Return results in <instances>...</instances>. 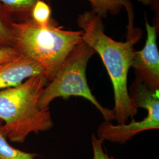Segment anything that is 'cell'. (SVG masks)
Here are the masks:
<instances>
[{"instance_id": "13", "label": "cell", "mask_w": 159, "mask_h": 159, "mask_svg": "<svg viewBox=\"0 0 159 159\" xmlns=\"http://www.w3.org/2000/svg\"><path fill=\"white\" fill-rule=\"evenodd\" d=\"M103 142L97 138L93 133L91 136V146L93 153V159H115L110 156L103 148Z\"/></svg>"}, {"instance_id": "11", "label": "cell", "mask_w": 159, "mask_h": 159, "mask_svg": "<svg viewBox=\"0 0 159 159\" xmlns=\"http://www.w3.org/2000/svg\"><path fill=\"white\" fill-rule=\"evenodd\" d=\"M39 0H0V2L10 8L15 16L24 21L31 18V11L35 4ZM47 2L51 0H44Z\"/></svg>"}, {"instance_id": "8", "label": "cell", "mask_w": 159, "mask_h": 159, "mask_svg": "<svg viewBox=\"0 0 159 159\" xmlns=\"http://www.w3.org/2000/svg\"><path fill=\"white\" fill-rule=\"evenodd\" d=\"M91 7V11L102 17L106 18L110 15L119 14L125 7L129 17L127 36L134 34L136 30L134 29V13L130 0H87Z\"/></svg>"}, {"instance_id": "7", "label": "cell", "mask_w": 159, "mask_h": 159, "mask_svg": "<svg viewBox=\"0 0 159 159\" xmlns=\"http://www.w3.org/2000/svg\"><path fill=\"white\" fill-rule=\"evenodd\" d=\"M40 74L44 76L40 66L20 54L11 61L0 65V90L20 85L25 80Z\"/></svg>"}, {"instance_id": "14", "label": "cell", "mask_w": 159, "mask_h": 159, "mask_svg": "<svg viewBox=\"0 0 159 159\" xmlns=\"http://www.w3.org/2000/svg\"><path fill=\"white\" fill-rule=\"evenodd\" d=\"M20 55L14 48H0V65L11 61Z\"/></svg>"}, {"instance_id": "3", "label": "cell", "mask_w": 159, "mask_h": 159, "mask_svg": "<svg viewBox=\"0 0 159 159\" xmlns=\"http://www.w3.org/2000/svg\"><path fill=\"white\" fill-rule=\"evenodd\" d=\"M13 48L38 64L48 82L57 74L70 52L82 41L83 31L64 30L52 19L45 27L30 18L14 24Z\"/></svg>"}, {"instance_id": "12", "label": "cell", "mask_w": 159, "mask_h": 159, "mask_svg": "<svg viewBox=\"0 0 159 159\" xmlns=\"http://www.w3.org/2000/svg\"><path fill=\"white\" fill-rule=\"evenodd\" d=\"M51 8L48 2L44 0H39L32 9L31 19L40 26L45 27L51 22Z\"/></svg>"}, {"instance_id": "9", "label": "cell", "mask_w": 159, "mask_h": 159, "mask_svg": "<svg viewBox=\"0 0 159 159\" xmlns=\"http://www.w3.org/2000/svg\"><path fill=\"white\" fill-rule=\"evenodd\" d=\"M15 16L12 10L0 2V48H13Z\"/></svg>"}, {"instance_id": "10", "label": "cell", "mask_w": 159, "mask_h": 159, "mask_svg": "<svg viewBox=\"0 0 159 159\" xmlns=\"http://www.w3.org/2000/svg\"><path fill=\"white\" fill-rule=\"evenodd\" d=\"M2 125L3 121L0 119V159H37V154L22 151L10 145L2 130Z\"/></svg>"}, {"instance_id": "2", "label": "cell", "mask_w": 159, "mask_h": 159, "mask_svg": "<svg viewBox=\"0 0 159 159\" xmlns=\"http://www.w3.org/2000/svg\"><path fill=\"white\" fill-rule=\"evenodd\" d=\"M48 83L40 74L20 85L0 90L2 130L10 141L23 143L30 134H38L53 127L50 107L42 108L39 106L40 96Z\"/></svg>"}, {"instance_id": "5", "label": "cell", "mask_w": 159, "mask_h": 159, "mask_svg": "<svg viewBox=\"0 0 159 159\" xmlns=\"http://www.w3.org/2000/svg\"><path fill=\"white\" fill-rule=\"evenodd\" d=\"M129 93L136 108H145L148 111L147 116L139 121L131 118L128 124L114 125L105 121L97 130L96 136L103 142L107 141L124 144L141 132L159 129V90H151L135 80L130 86Z\"/></svg>"}, {"instance_id": "1", "label": "cell", "mask_w": 159, "mask_h": 159, "mask_svg": "<svg viewBox=\"0 0 159 159\" xmlns=\"http://www.w3.org/2000/svg\"><path fill=\"white\" fill-rule=\"evenodd\" d=\"M77 24L83 31V41L101 57L111 80L116 120L118 124L126 123L138 113L129 93L127 77L142 32L139 30L125 42L117 41L105 33L102 18L91 11L80 14Z\"/></svg>"}, {"instance_id": "15", "label": "cell", "mask_w": 159, "mask_h": 159, "mask_svg": "<svg viewBox=\"0 0 159 159\" xmlns=\"http://www.w3.org/2000/svg\"><path fill=\"white\" fill-rule=\"evenodd\" d=\"M139 2L145 6H152L156 10L159 9V0H137Z\"/></svg>"}, {"instance_id": "4", "label": "cell", "mask_w": 159, "mask_h": 159, "mask_svg": "<svg viewBox=\"0 0 159 159\" xmlns=\"http://www.w3.org/2000/svg\"><path fill=\"white\" fill-rule=\"evenodd\" d=\"M95 54L94 50L83 41L75 46L53 79L44 87L39 100L40 107H50L51 102L57 98L68 100L71 97H80L91 102L106 121L116 120L113 109L102 106L92 93L87 82V65Z\"/></svg>"}, {"instance_id": "6", "label": "cell", "mask_w": 159, "mask_h": 159, "mask_svg": "<svg viewBox=\"0 0 159 159\" xmlns=\"http://www.w3.org/2000/svg\"><path fill=\"white\" fill-rule=\"evenodd\" d=\"M147 38L142 50L136 51L131 67L136 74V80L148 89L159 90V52L157 44V27L150 25L147 18Z\"/></svg>"}]
</instances>
